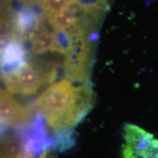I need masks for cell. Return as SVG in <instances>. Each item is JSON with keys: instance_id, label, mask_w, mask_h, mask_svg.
<instances>
[{"instance_id": "obj_9", "label": "cell", "mask_w": 158, "mask_h": 158, "mask_svg": "<svg viewBox=\"0 0 158 158\" xmlns=\"http://www.w3.org/2000/svg\"><path fill=\"white\" fill-rule=\"evenodd\" d=\"M73 132L66 130L57 134L54 139V146L59 151L63 152L72 147L74 144Z\"/></svg>"}, {"instance_id": "obj_4", "label": "cell", "mask_w": 158, "mask_h": 158, "mask_svg": "<svg viewBox=\"0 0 158 158\" xmlns=\"http://www.w3.org/2000/svg\"><path fill=\"white\" fill-rule=\"evenodd\" d=\"M43 120L42 116L36 113L28 124L18 130L29 158L40 157L48 148L54 146V139L46 134Z\"/></svg>"}, {"instance_id": "obj_6", "label": "cell", "mask_w": 158, "mask_h": 158, "mask_svg": "<svg viewBox=\"0 0 158 158\" xmlns=\"http://www.w3.org/2000/svg\"><path fill=\"white\" fill-rule=\"evenodd\" d=\"M1 158H29L19 132L5 134L1 141Z\"/></svg>"}, {"instance_id": "obj_7", "label": "cell", "mask_w": 158, "mask_h": 158, "mask_svg": "<svg viewBox=\"0 0 158 158\" xmlns=\"http://www.w3.org/2000/svg\"><path fill=\"white\" fill-rule=\"evenodd\" d=\"M75 1L49 17L51 25L57 30H65L73 26L76 21V11L73 7Z\"/></svg>"}, {"instance_id": "obj_3", "label": "cell", "mask_w": 158, "mask_h": 158, "mask_svg": "<svg viewBox=\"0 0 158 158\" xmlns=\"http://www.w3.org/2000/svg\"><path fill=\"white\" fill-rule=\"evenodd\" d=\"M123 158H158V140L152 134L131 124L124 128Z\"/></svg>"}, {"instance_id": "obj_10", "label": "cell", "mask_w": 158, "mask_h": 158, "mask_svg": "<svg viewBox=\"0 0 158 158\" xmlns=\"http://www.w3.org/2000/svg\"><path fill=\"white\" fill-rule=\"evenodd\" d=\"M38 158H47V150L45 151L40 157H38Z\"/></svg>"}, {"instance_id": "obj_5", "label": "cell", "mask_w": 158, "mask_h": 158, "mask_svg": "<svg viewBox=\"0 0 158 158\" xmlns=\"http://www.w3.org/2000/svg\"><path fill=\"white\" fill-rule=\"evenodd\" d=\"M8 90L1 92V124L4 127H21L29 123L32 111L21 104Z\"/></svg>"}, {"instance_id": "obj_1", "label": "cell", "mask_w": 158, "mask_h": 158, "mask_svg": "<svg viewBox=\"0 0 158 158\" xmlns=\"http://www.w3.org/2000/svg\"><path fill=\"white\" fill-rule=\"evenodd\" d=\"M92 97L86 87H75L68 79L51 85L38 97L33 110L59 133L70 130L89 111Z\"/></svg>"}, {"instance_id": "obj_2", "label": "cell", "mask_w": 158, "mask_h": 158, "mask_svg": "<svg viewBox=\"0 0 158 158\" xmlns=\"http://www.w3.org/2000/svg\"><path fill=\"white\" fill-rule=\"evenodd\" d=\"M55 70L45 69L36 63H23L18 70L4 74L3 79L11 93L35 94L42 86L51 83L54 78Z\"/></svg>"}, {"instance_id": "obj_8", "label": "cell", "mask_w": 158, "mask_h": 158, "mask_svg": "<svg viewBox=\"0 0 158 158\" xmlns=\"http://www.w3.org/2000/svg\"><path fill=\"white\" fill-rule=\"evenodd\" d=\"M32 50L36 54H43L48 50H53L55 45L56 37L48 31H42L38 35H33Z\"/></svg>"}]
</instances>
